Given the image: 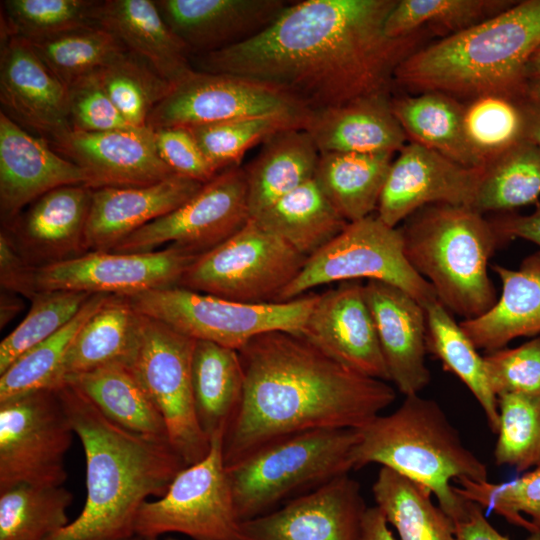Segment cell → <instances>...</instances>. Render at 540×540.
Segmentation results:
<instances>
[{"label": "cell", "mask_w": 540, "mask_h": 540, "mask_svg": "<svg viewBox=\"0 0 540 540\" xmlns=\"http://www.w3.org/2000/svg\"><path fill=\"white\" fill-rule=\"evenodd\" d=\"M397 0L289 3L262 33L239 45L191 56L196 71L239 75L285 93L310 112L389 94L398 66L427 36L389 38Z\"/></svg>", "instance_id": "1"}, {"label": "cell", "mask_w": 540, "mask_h": 540, "mask_svg": "<svg viewBox=\"0 0 540 540\" xmlns=\"http://www.w3.org/2000/svg\"><path fill=\"white\" fill-rule=\"evenodd\" d=\"M238 353L245 387L223 439L226 466L290 434L359 429L396 398L387 381L346 367L300 334L266 332Z\"/></svg>", "instance_id": "2"}, {"label": "cell", "mask_w": 540, "mask_h": 540, "mask_svg": "<svg viewBox=\"0 0 540 540\" xmlns=\"http://www.w3.org/2000/svg\"><path fill=\"white\" fill-rule=\"evenodd\" d=\"M85 455L86 500L81 513L46 540H127L148 498L162 497L187 467L167 438L129 431L79 390L56 389Z\"/></svg>", "instance_id": "3"}, {"label": "cell", "mask_w": 540, "mask_h": 540, "mask_svg": "<svg viewBox=\"0 0 540 540\" xmlns=\"http://www.w3.org/2000/svg\"><path fill=\"white\" fill-rule=\"evenodd\" d=\"M540 47V0L507 10L410 54L394 83L420 92L523 98L525 70Z\"/></svg>", "instance_id": "4"}, {"label": "cell", "mask_w": 540, "mask_h": 540, "mask_svg": "<svg viewBox=\"0 0 540 540\" xmlns=\"http://www.w3.org/2000/svg\"><path fill=\"white\" fill-rule=\"evenodd\" d=\"M354 469L380 464L426 487L454 522L468 501L452 481L488 480V468L462 441L441 406L420 394L405 396L392 413L380 414L357 429Z\"/></svg>", "instance_id": "5"}, {"label": "cell", "mask_w": 540, "mask_h": 540, "mask_svg": "<svg viewBox=\"0 0 540 540\" xmlns=\"http://www.w3.org/2000/svg\"><path fill=\"white\" fill-rule=\"evenodd\" d=\"M405 257L451 313L472 319L496 302L489 261L503 243L490 221L467 206L431 204L399 228Z\"/></svg>", "instance_id": "6"}, {"label": "cell", "mask_w": 540, "mask_h": 540, "mask_svg": "<svg viewBox=\"0 0 540 540\" xmlns=\"http://www.w3.org/2000/svg\"><path fill=\"white\" fill-rule=\"evenodd\" d=\"M357 442V429L307 430L270 441L226 466L239 518L258 517L291 495L349 474Z\"/></svg>", "instance_id": "7"}, {"label": "cell", "mask_w": 540, "mask_h": 540, "mask_svg": "<svg viewBox=\"0 0 540 540\" xmlns=\"http://www.w3.org/2000/svg\"><path fill=\"white\" fill-rule=\"evenodd\" d=\"M140 314L194 339L240 350L271 331L301 334L318 294L271 303H243L179 286L124 296Z\"/></svg>", "instance_id": "8"}, {"label": "cell", "mask_w": 540, "mask_h": 540, "mask_svg": "<svg viewBox=\"0 0 540 540\" xmlns=\"http://www.w3.org/2000/svg\"><path fill=\"white\" fill-rule=\"evenodd\" d=\"M306 260L251 219L223 243L197 256L177 286L243 303L277 302Z\"/></svg>", "instance_id": "9"}, {"label": "cell", "mask_w": 540, "mask_h": 540, "mask_svg": "<svg viewBox=\"0 0 540 540\" xmlns=\"http://www.w3.org/2000/svg\"><path fill=\"white\" fill-rule=\"evenodd\" d=\"M361 279L396 286L424 308L438 300L432 286L405 257L400 229L370 215L349 222L340 234L307 258L277 302L298 298L321 285Z\"/></svg>", "instance_id": "10"}, {"label": "cell", "mask_w": 540, "mask_h": 540, "mask_svg": "<svg viewBox=\"0 0 540 540\" xmlns=\"http://www.w3.org/2000/svg\"><path fill=\"white\" fill-rule=\"evenodd\" d=\"M195 258L175 247L145 253L88 251L53 264L26 265L1 286L29 299L51 291L132 296L177 286Z\"/></svg>", "instance_id": "11"}, {"label": "cell", "mask_w": 540, "mask_h": 540, "mask_svg": "<svg viewBox=\"0 0 540 540\" xmlns=\"http://www.w3.org/2000/svg\"><path fill=\"white\" fill-rule=\"evenodd\" d=\"M224 433L211 438L201 461L178 473L166 493L146 501L135 522V535L154 540L170 533L192 540H241L238 516L223 456Z\"/></svg>", "instance_id": "12"}, {"label": "cell", "mask_w": 540, "mask_h": 540, "mask_svg": "<svg viewBox=\"0 0 540 540\" xmlns=\"http://www.w3.org/2000/svg\"><path fill=\"white\" fill-rule=\"evenodd\" d=\"M73 434L56 389L0 402V492L21 484L62 486Z\"/></svg>", "instance_id": "13"}, {"label": "cell", "mask_w": 540, "mask_h": 540, "mask_svg": "<svg viewBox=\"0 0 540 540\" xmlns=\"http://www.w3.org/2000/svg\"><path fill=\"white\" fill-rule=\"evenodd\" d=\"M195 343L143 315L139 345L129 366L163 417L168 439L187 466L204 459L211 444L194 406L191 367Z\"/></svg>", "instance_id": "14"}, {"label": "cell", "mask_w": 540, "mask_h": 540, "mask_svg": "<svg viewBox=\"0 0 540 540\" xmlns=\"http://www.w3.org/2000/svg\"><path fill=\"white\" fill-rule=\"evenodd\" d=\"M251 219L245 170L232 167L219 172L180 207L138 229L111 251L145 253L166 245L197 257L233 236Z\"/></svg>", "instance_id": "15"}, {"label": "cell", "mask_w": 540, "mask_h": 540, "mask_svg": "<svg viewBox=\"0 0 540 540\" xmlns=\"http://www.w3.org/2000/svg\"><path fill=\"white\" fill-rule=\"evenodd\" d=\"M309 114L297 101L262 82L195 70L154 108L147 126L193 127L262 116H286L305 123Z\"/></svg>", "instance_id": "16"}, {"label": "cell", "mask_w": 540, "mask_h": 540, "mask_svg": "<svg viewBox=\"0 0 540 540\" xmlns=\"http://www.w3.org/2000/svg\"><path fill=\"white\" fill-rule=\"evenodd\" d=\"M483 168V167H482ZM482 168H469L410 142L393 160L377 206V217L390 227L431 204L473 205Z\"/></svg>", "instance_id": "17"}, {"label": "cell", "mask_w": 540, "mask_h": 540, "mask_svg": "<svg viewBox=\"0 0 540 540\" xmlns=\"http://www.w3.org/2000/svg\"><path fill=\"white\" fill-rule=\"evenodd\" d=\"M366 509L359 483L346 474L242 521L241 540H357Z\"/></svg>", "instance_id": "18"}, {"label": "cell", "mask_w": 540, "mask_h": 540, "mask_svg": "<svg viewBox=\"0 0 540 540\" xmlns=\"http://www.w3.org/2000/svg\"><path fill=\"white\" fill-rule=\"evenodd\" d=\"M50 145L83 170L86 186L92 190L145 186L174 175L160 158L154 130L149 126L94 133L71 131Z\"/></svg>", "instance_id": "19"}, {"label": "cell", "mask_w": 540, "mask_h": 540, "mask_svg": "<svg viewBox=\"0 0 540 540\" xmlns=\"http://www.w3.org/2000/svg\"><path fill=\"white\" fill-rule=\"evenodd\" d=\"M300 335L346 367L390 381L361 280L318 295Z\"/></svg>", "instance_id": "20"}, {"label": "cell", "mask_w": 540, "mask_h": 540, "mask_svg": "<svg viewBox=\"0 0 540 540\" xmlns=\"http://www.w3.org/2000/svg\"><path fill=\"white\" fill-rule=\"evenodd\" d=\"M2 112L21 127L51 142L71 132L67 87L49 70L31 44L4 38L0 57Z\"/></svg>", "instance_id": "21"}, {"label": "cell", "mask_w": 540, "mask_h": 540, "mask_svg": "<svg viewBox=\"0 0 540 540\" xmlns=\"http://www.w3.org/2000/svg\"><path fill=\"white\" fill-rule=\"evenodd\" d=\"M83 170L44 138L28 133L0 112V214L3 226L47 192L86 185Z\"/></svg>", "instance_id": "22"}, {"label": "cell", "mask_w": 540, "mask_h": 540, "mask_svg": "<svg viewBox=\"0 0 540 540\" xmlns=\"http://www.w3.org/2000/svg\"><path fill=\"white\" fill-rule=\"evenodd\" d=\"M364 295L390 382L404 396L420 394L431 379L424 307L402 289L380 281H367Z\"/></svg>", "instance_id": "23"}, {"label": "cell", "mask_w": 540, "mask_h": 540, "mask_svg": "<svg viewBox=\"0 0 540 540\" xmlns=\"http://www.w3.org/2000/svg\"><path fill=\"white\" fill-rule=\"evenodd\" d=\"M92 189L66 185L53 189L2 227L28 266H43L87 252L85 232Z\"/></svg>", "instance_id": "24"}, {"label": "cell", "mask_w": 540, "mask_h": 540, "mask_svg": "<svg viewBox=\"0 0 540 540\" xmlns=\"http://www.w3.org/2000/svg\"><path fill=\"white\" fill-rule=\"evenodd\" d=\"M165 22L191 56L247 42L267 29L287 7L284 0H157Z\"/></svg>", "instance_id": "25"}, {"label": "cell", "mask_w": 540, "mask_h": 540, "mask_svg": "<svg viewBox=\"0 0 540 540\" xmlns=\"http://www.w3.org/2000/svg\"><path fill=\"white\" fill-rule=\"evenodd\" d=\"M202 185L174 174L145 186L93 189L85 232L87 252L111 251L138 229L180 207Z\"/></svg>", "instance_id": "26"}, {"label": "cell", "mask_w": 540, "mask_h": 540, "mask_svg": "<svg viewBox=\"0 0 540 540\" xmlns=\"http://www.w3.org/2000/svg\"><path fill=\"white\" fill-rule=\"evenodd\" d=\"M389 94L362 97L310 112L303 128L322 153L400 151L407 136L395 117Z\"/></svg>", "instance_id": "27"}, {"label": "cell", "mask_w": 540, "mask_h": 540, "mask_svg": "<svg viewBox=\"0 0 540 540\" xmlns=\"http://www.w3.org/2000/svg\"><path fill=\"white\" fill-rule=\"evenodd\" d=\"M93 21L173 86L195 71L189 49L165 22L155 1H99Z\"/></svg>", "instance_id": "28"}, {"label": "cell", "mask_w": 540, "mask_h": 540, "mask_svg": "<svg viewBox=\"0 0 540 540\" xmlns=\"http://www.w3.org/2000/svg\"><path fill=\"white\" fill-rule=\"evenodd\" d=\"M491 268L502 285L496 302L480 316L459 322L476 348L487 353L540 333V251L516 270L498 264Z\"/></svg>", "instance_id": "29"}, {"label": "cell", "mask_w": 540, "mask_h": 540, "mask_svg": "<svg viewBox=\"0 0 540 540\" xmlns=\"http://www.w3.org/2000/svg\"><path fill=\"white\" fill-rule=\"evenodd\" d=\"M319 156L302 127L286 128L266 139L257 157L244 168L251 218L313 180Z\"/></svg>", "instance_id": "30"}, {"label": "cell", "mask_w": 540, "mask_h": 540, "mask_svg": "<svg viewBox=\"0 0 540 540\" xmlns=\"http://www.w3.org/2000/svg\"><path fill=\"white\" fill-rule=\"evenodd\" d=\"M142 322L143 315L126 297L110 295L75 336L62 366V382L69 376L111 363L130 366L139 345Z\"/></svg>", "instance_id": "31"}, {"label": "cell", "mask_w": 540, "mask_h": 540, "mask_svg": "<svg viewBox=\"0 0 540 540\" xmlns=\"http://www.w3.org/2000/svg\"><path fill=\"white\" fill-rule=\"evenodd\" d=\"M192 391L204 433H226L243 399L245 375L237 350L196 340L192 356Z\"/></svg>", "instance_id": "32"}, {"label": "cell", "mask_w": 540, "mask_h": 540, "mask_svg": "<svg viewBox=\"0 0 540 540\" xmlns=\"http://www.w3.org/2000/svg\"><path fill=\"white\" fill-rule=\"evenodd\" d=\"M64 383L79 390L117 425L138 434L168 439L163 417L129 366L107 364L69 376Z\"/></svg>", "instance_id": "33"}, {"label": "cell", "mask_w": 540, "mask_h": 540, "mask_svg": "<svg viewBox=\"0 0 540 540\" xmlns=\"http://www.w3.org/2000/svg\"><path fill=\"white\" fill-rule=\"evenodd\" d=\"M393 154L322 153L314 181L348 223L363 219L377 210Z\"/></svg>", "instance_id": "34"}, {"label": "cell", "mask_w": 540, "mask_h": 540, "mask_svg": "<svg viewBox=\"0 0 540 540\" xmlns=\"http://www.w3.org/2000/svg\"><path fill=\"white\" fill-rule=\"evenodd\" d=\"M391 109L410 142L469 168H482L463 131L464 105L439 92L390 99Z\"/></svg>", "instance_id": "35"}, {"label": "cell", "mask_w": 540, "mask_h": 540, "mask_svg": "<svg viewBox=\"0 0 540 540\" xmlns=\"http://www.w3.org/2000/svg\"><path fill=\"white\" fill-rule=\"evenodd\" d=\"M252 219L307 258L326 246L348 224L314 179Z\"/></svg>", "instance_id": "36"}, {"label": "cell", "mask_w": 540, "mask_h": 540, "mask_svg": "<svg viewBox=\"0 0 540 540\" xmlns=\"http://www.w3.org/2000/svg\"><path fill=\"white\" fill-rule=\"evenodd\" d=\"M372 493L401 540H456L454 521L418 482L381 466Z\"/></svg>", "instance_id": "37"}, {"label": "cell", "mask_w": 540, "mask_h": 540, "mask_svg": "<svg viewBox=\"0 0 540 540\" xmlns=\"http://www.w3.org/2000/svg\"><path fill=\"white\" fill-rule=\"evenodd\" d=\"M427 317V352L439 359L445 370L457 376L482 408L488 426L497 433L498 398L492 391L484 356L438 300L424 308Z\"/></svg>", "instance_id": "38"}, {"label": "cell", "mask_w": 540, "mask_h": 540, "mask_svg": "<svg viewBox=\"0 0 540 540\" xmlns=\"http://www.w3.org/2000/svg\"><path fill=\"white\" fill-rule=\"evenodd\" d=\"M109 296L92 295L70 322L0 373V402L33 391L59 388L63 384L61 372L69 347L81 327Z\"/></svg>", "instance_id": "39"}, {"label": "cell", "mask_w": 540, "mask_h": 540, "mask_svg": "<svg viewBox=\"0 0 540 540\" xmlns=\"http://www.w3.org/2000/svg\"><path fill=\"white\" fill-rule=\"evenodd\" d=\"M540 196V147L522 141L483 168L472 208L480 213L509 212Z\"/></svg>", "instance_id": "40"}, {"label": "cell", "mask_w": 540, "mask_h": 540, "mask_svg": "<svg viewBox=\"0 0 540 540\" xmlns=\"http://www.w3.org/2000/svg\"><path fill=\"white\" fill-rule=\"evenodd\" d=\"M72 501L62 486L21 484L0 492V540H46L70 523Z\"/></svg>", "instance_id": "41"}, {"label": "cell", "mask_w": 540, "mask_h": 540, "mask_svg": "<svg viewBox=\"0 0 540 540\" xmlns=\"http://www.w3.org/2000/svg\"><path fill=\"white\" fill-rule=\"evenodd\" d=\"M505 0H397L384 22L389 38L420 31L446 36L487 20L514 5Z\"/></svg>", "instance_id": "42"}, {"label": "cell", "mask_w": 540, "mask_h": 540, "mask_svg": "<svg viewBox=\"0 0 540 540\" xmlns=\"http://www.w3.org/2000/svg\"><path fill=\"white\" fill-rule=\"evenodd\" d=\"M28 42L66 87L128 51L116 36L96 24Z\"/></svg>", "instance_id": "43"}, {"label": "cell", "mask_w": 540, "mask_h": 540, "mask_svg": "<svg viewBox=\"0 0 540 540\" xmlns=\"http://www.w3.org/2000/svg\"><path fill=\"white\" fill-rule=\"evenodd\" d=\"M97 74L109 98L132 127L147 126L154 108L174 87L129 51L97 70Z\"/></svg>", "instance_id": "44"}, {"label": "cell", "mask_w": 540, "mask_h": 540, "mask_svg": "<svg viewBox=\"0 0 540 540\" xmlns=\"http://www.w3.org/2000/svg\"><path fill=\"white\" fill-rule=\"evenodd\" d=\"M521 99L484 95L464 106L465 139L483 167L514 145L525 141Z\"/></svg>", "instance_id": "45"}, {"label": "cell", "mask_w": 540, "mask_h": 540, "mask_svg": "<svg viewBox=\"0 0 540 540\" xmlns=\"http://www.w3.org/2000/svg\"><path fill=\"white\" fill-rule=\"evenodd\" d=\"M497 465L523 472L540 464V392L498 397Z\"/></svg>", "instance_id": "46"}, {"label": "cell", "mask_w": 540, "mask_h": 540, "mask_svg": "<svg viewBox=\"0 0 540 540\" xmlns=\"http://www.w3.org/2000/svg\"><path fill=\"white\" fill-rule=\"evenodd\" d=\"M301 120L286 116L233 119L188 127L208 161L219 173L238 167L244 154L280 130L302 127Z\"/></svg>", "instance_id": "47"}, {"label": "cell", "mask_w": 540, "mask_h": 540, "mask_svg": "<svg viewBox=\"0 0 540 540\" xmlns=\"http://www.w3.org/2000/svg\"><path fill=\"white\" fill-rule=\"evenodd\" d=\"M94 0H5L4 38L27 41L94 25Z\"/></svg>", "instance_id": "48"}, {"label": "cell", "mask_w": 540, "mask_h": 540, "mask_svg": "<svg viewBox=\"0 0 540 540\" xmlns=\"http://www.w3.org/2000/svg\"><path fill=\"white\" fill-rule=\"evenodd\" d=\"M91 296L71 291L35 294L26 317L0 344V373L70 322Z\"/></svg>", "instance_id": "49"}, {"label": "cell", "mask_w": 540, "mask_h": 540, "mask_svg": "<svg viewBox=\"0 0 540 540\" xmlns=\"http://www.w3.org/2000/svg\"><path fill=\"white\" fill-rule=\"evenodd\" d=\"M462 498L493 510L530 533L540 531V464L519 478L504 483L458 480Z\"/></svg>", "instance_id": "50"}, {"label": "cell", "mask_w": 540, "mask_h": 540, "mask_svg": "<svg viewBox=\"0 0 540 540\" xmlns=\"http://www.w3.org/2000/svg\"><path fill=\"white\" fill-rule=\"evenodd\" d=\"M484 361L490 387L497 397L540 392V336L515 348L489 352Z\"/></svg>", "instance_id": "51"}, {"label": "cell", "mask_w": 540, "mask_h": 540, "mask_svg": "<svg viewBox=\"0 0 540 540\" xmlns=\"http://www.w3.org/2000/svg\"><path fill=\"white\" fill-rule=\"evenodd\" d=\"M67 106L72 131L94 133L132 127L109 98L97 71L67 87Z\"/></svg>", "instance_id": "52"}, {"label": "cell", "mask_w": 540, "mask_h": 540, "mask_svg": "<svg viewBox=\"0 0 540 540\" xmlns=\"http://www.w3.org/2000/svg\"><path fill=\"white\" fill-rule=\"evenodd\" d=\"M153 130L158 154L174 174L202 184L218 174L188 127L171 126Z\"/></svg>", "instance_id": "53"}, {"label": "cell", "mask_w": 540, "mask_h": 540, "mask_svg": "<svg viewBox=\"0 0 540 540\" xmlns=\"http://www.w3.org/2000/svg\"><path fill=\"white\" fill-rule=\"evenodd\" d=\"M490 222L503 244L521 238L540 246V204L529 215L501 213Z\"/></svg>", "instance_id": "54"}, {"label": "cell", "mask_w": 540, "mask_h": 540, "mask_svg": "<svg viewBox=\"0 0 540 540\" xmlns=\"http://www.w3.org/2000/svg\"><path fill=\"white\" fill-rule=\"evenodd\" d=\"M454 523L456 540H511L486 519L479 505L471 501L466 515ZM525 540H540V531L530 533Z\"/></svg>", "instance_id": "55"}, {"label": "cell", "mask_w": 540, "mask_h": 540, "mask_svg": "<svg viewBox=\"0 0 540 540\" xmlns=\"http://www.w3.org/2000/svg\"><path fill=\"white\" fill-rule=\"evenodd\" d=\"M357 540H397L389 528L385 516L376 506L367 507L361 522Z\"/></svg>", "instance_id": "56"}, {"label": "cell", "mask_w": 540, "mask_h": 540, "mask_svg": "<svg viewBox=\"0 0 540 540\" xmlns=\"http://www.w3.org/2000/svg\"><path fill=\"white\" fill-rule=\"evenodd\" d=\"M524 117V140L540 147V103L521 99Z\"/></svg>", "instance_id": "57"}, {"label": "cell", "mask_w": 540, "mask_h": 540, "mask_svg": "<svg viewBox=\"0 0 540 540\" xmlns=\"http://www.w3.org/2000/svg\"><path fill=\"white\" fill-rule=\"evenodd\" d=\"M16 293L5 290L1 294L0 324L5 326L21 310L22 302L17 298Z\"/></svg>", "instance_id": "58"}, {"label": "cell", "mask_w": 540, "mask_h": 540, "mask_svg": "<svg viewBox=\"0 0 540 540\" xmlns=\"http://www.w3.org/2000/svg\"><path fill=\"white\" fill-rule=\"evenodd\" d=\"M524 97L540 103V77L528 78L526 80Z\"/></svg>", "instance_id": "59"}, {"label": "cell", "mask_w": 540, "mask_h": 540, "mask_svg": "<svg viewBox=\"0 0 540 540\" xmlns=\"http://www.w3.org/2000/svg\"><path fill=\"white\" fill-rule=\"evenodd\" d=\"M526 78L540 77V47L533 53L529 59L526 70Z\"/></svg>", "instance_id": "60"}, {"label": "cell", "mask_w": 540, "mask_h": 540, "mask_svg": "<svg viewBox=\"0 0 540 540\" xmlns=\"http://www.w3.org/2000/svg\"><path fill=\"white\" fill-rule=\"evenodd\" d=\"M154 540H178V539H176V538H174V537H166V538H163V539H162V538H158V539H154Z\"/></svg>", "instance_id": "61"}, {"label": "cell", "mask_w": 540, "mask_h": 540, "mask_svg": "<svg viewBox=\"0 0 540 540\" xmlns=\"http://www.w3.org/2000/svg\"><path fill=\"white\" fill-rule=\"evenodd\" d=\"M127 540H142V539H141V538H139V537H137V536H135V537H133V538H130V539H127Z\"/></svg>", "instance_id": "62"}]
</instances>
